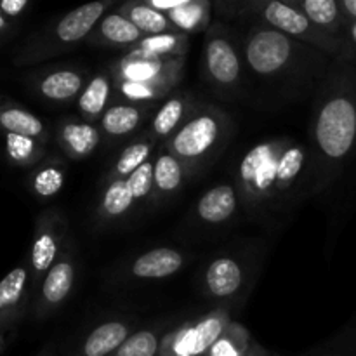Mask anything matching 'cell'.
<instances>
[{
  "label": "cell",
  "mask_w": 356,
  "mask_h": 356,
  "mask_svg": "<svg viewBox=\"0 0 356 356\" xmlns=\"http://www.w3.org/2000/svg\"><path fill=\"white\" fill-rule=\"evenodd\" d=\"M120 89L131 99H148L159 96L162 82H122Z\"/></svg>",
  "instance_id": "obj_36"
},
{
  "label": "cell",
  "mask_w": 356,
  "mask_h": 356,
  "mask_svg": "<svg viewBox=\"0 0 356 356\" xmlns=\"http://www.w3.org/2000/svg\"><path fill=\"white\" fill-rule=\"evenodd\" d=\"M184 113V101L181 97H172V99L167 101L162 108L159 110V113L153 118V131L159 136H167L169 132H172L176 129V125L179 124L181 117Z\"/></svg>",
  "instance_id": "obj_31"
},
{
  "label": "cell",
  "mask_w": 356,
  "mask_h": 356,
  "mask_svg": "<svg viewBox=\"0 0 356 356\" xmlns=\"http://www.w3.org/2000/svg\"><path fill=\"white\" fill-rule=\"evenodd\" d=\"M325 356H332V355H325Z\"/></svg>",
  "instance_id": "obj_43"
},
{
  "label": "cell",
  "mask_w": 356,
  "mask_h": 356,
  "mask_svg": "<svg viewBox=\"0 0 356 356\" xmlns=\"http://www.w3.org/2000/svg\"><path fill=\"white\" fill-rule=\"evenodd\" d=\"M355 35H356V30H355Z\"/></svg>",
  "instance_id": "obj_44"
},
{
  "label": "cell",
  "mask_w": 356,
  "mask_h": 356,
  "mask_svg": "<svg viewBox=\"0 0 356 356\" xmlns=\"http://www.w3.org/2000/svg\"><path fill=\"white\" fill-rule=\"evenodd\" d=\"M26 7L28 0H2V2H0V10H2L9 19L23 14V10L26 9Z\"/></svg>",
  "instance_id": "obj_37"
},
{
  "label": "cell",
  "mask_w": 356,
  "mask_h": 356,
  "mask_svg": "<svg viewBox=\"0 0 356 356\" xmlns=\"http://www.w3.org/2000/svg\"><path fill=\"white\" fill-rule=\"evenodd\" d=\"M245 356H266L263 353V351L259 350V348H254V350H250V351H247V355Z\"/></svg>",
  "instance_id": "obj_40"
},
{
  "label": "cell",
  "mask_w": 356,
  "mask_h": 356,
  "mask_svg": "<svg viewBox=\"0 0 356 356\" xmlns=\"http://www.w3.org/2000/svg\"><path fill=\"white\" fill-rule=\"evenodd\" d=\"M75 280V270L70 259L56 261L54 266L47 271L42 284L40 294V312H49L52 308H58L63 301L70 296Z\"/></svg>",
  "instance_id": "obj_10"
},
{
  "label": "cell",
  "mask_w": 356,
  "mask_h": 356,
  "mask_svg": "<svg viewBox=\"0 0 356 356\" xmlns=\"http://www.w3.org/2000/svg\"><path fill=\"white\" fill-rule=\"evenodd\" d=\"M296 44L278 30H256L245 44V59L257 75H277L292 61Z\"/></svg>",
  "instance_id": "obj_3"
},
{
  "label": "cell",
  "mask_w": 356,
  "mask_h": 356,
  "mask_svg": "<svg viewBox=\"0 0 356 356\" xmlns=\"http://www.w3.org/2000/svg\"><path fill=\"white\" fill-rule=\"evenodd\" d=\"M197 211L198 216L211 225H221V222L228 221L236 211L235 190L228 184L212 188L198 200Z\"/></svg>",
  "instance_id": "obj_15"
},
{
  "label": "cell",
  "mask_w": 356,
  "mask_h": 356,
  "mask_svg": "<svg viewBox=\"0 0 356 356\" xmlns=\"http://www.w3.org/2000/svg\"><path fill=\"white\" fill-rule=\"evenodd\" d=\"M9 24H10V19L2 13V10H0V35L9 28Z\"/></svg>",
  "instance_id": "obj_39"
},
{
  "label": "cell",
  "mask_w": 356,
  "mask_h": 356,
  "mask_svg": "<svg viewBox=\"0 0 356 356\" xmlns=\"http://www.w3.org/2000/svg\"><path fill=\"white\" fill-rule=\"evenodd\" d=\"M127 19L138 28L141 33H149L152 37L155 35H165L172 30V21L163 13H159L148 3H131L127 10Z\"/></svg>",
  "instance_id": "obj_20"
},
{
  "label": "cell",
  "mask_w": 356,
  "mask_h": 356,
  "mask_svg": "<svg viewBox=\"0 0 356 356\" xmlns=\"http://www.w3.org/2000/svg\"><path fill=\"white\" fill-rule=\"evenodd\" d=\"M149 152H152L149 143H136V145L125 148L117 162V174H120V176H131L143 163H146Z\"/></svg>",
  "instance_id": "obj_32"
},
{
  "label": "cell",
  "mask_w": 356,
  "mask_h": 356,
  "mask_svg": "<svg viewBox=\"0 0 356 356\" xmlns=\"http://www.w3.org/2000/svg\"><path fill=\"white\" fill-rule=\"evenodd\" d=\"M243 282V271L235 259L229 257H219L212 261L205 273V284L209 292L216 298H228L238 292Z\"/></svg>",
  "instance_id": "obj_13"
},
{
  "label": "cell",
  "mask_w": 356,
  "mask_h": 356,
  "mask_svg": "<svg viewBox=\"0 0 356 356\" xmlns=\"http://www.w3.org/2000/svg\"><path fill=\"white\" fill-rule=\"evenodd\" d=\"M101 35L106 42L110 44H118V45H127L132 42L139 40L141 38V31L131 23V19H127L122 14H110L103 19L99 26Z\"/></svg>",
  "instance_id": "obj_24"
},
{
  "label": "cell",
  "mask_w": 356,
  "mask_h": 356,
  "mask_svg": "<svg viewBox=\"0 0 356 356\" xmlns=\"http://www.w3.org/2000/svg\"><path fill=\"white\" fill-rule=\"evenodd\" d=\"M2 348H3V337L2 334H0V351H2Z\"/></svg>",
  "instance_id": "obj_41"
},
{
  "label": "cell",
  "mask_w": 356,
  "mask_h": 356,
  "mask_svg": "<svg viewBox=\"0 0 356 356\" xmlns=\"http://www.w3.org/2000/svg\"><path fill=\"white\" fill-rule=\"evenodd\" d=\"M104 7L106 3L103 2H90L70 10L54 26L56 40L61 44H75V42L82 40L101 19V16L104 14Z\"/></svg>",
  "instance_id": "obj_8"
},
{
  "label": "cell",
  "mask_w": 356,
  "mask_h": 356,
  "mask_svg": "<svg viewBox=\"0 0 356 356\" xmlns=\"http://www.w3.org/2000/svg\"><path fill=\"white\" fill-rule=\"evenodd\" d=\"M249 351V334L242 327H229L218 343L209 350L207 356H245Z\"/></svg>",
  "instance_id": "obj_27"
},
{
  "label": "cell",
  "mask_w": 356,
  "mask_h": 356,
  "mask_svg": "<svg viewBox=\"0 0 356 356\" xmlns=\"http://www.w3.org/2000/svg\"><path fill=\"white\" fill-rule=\"evenodd\" d=\"M159 350V336L152 330H141L127 337V341L115 351V356H156Z\"/></svg>",
  "instance_id": "obj_30"
},
{
  "label": "cell",
  "mask_w": 356,
  "mask_h": 356,
  "mask_svg": "<svg viewBox=\"0 0 356 356\" xmlns=\"http://www.w3.org/2000/svg\"><path fill=\"white\" fill-rule=\"evenodd\" d=\"M129 329L122 322H106L96 327L87 336L82 346V356H108L127 341Z\"/></svg>",
  "instance_id": "obj_16"
},
{
  "label": "cell",
  "mask_w": 356,
  "mask_h": 356,
  "mask_svg": "<svg viewBox=\"0 0 356 356\" xmlns=\"http://www.w3.org/2000/svg\"><path fill=\"white\" fill-rule=\"evenodd\" d=\"M183 266V256L177 250L160 247L143 254L132 264V273L138 278H165Z\"/></svg>",
  "instance_id": "obj_12"
},
{
  "label": "cell",
  "mask_w": 356,
  "mask_h": 356,
  "mask_svg": "<svg viewBox=\"0 0 356 356\" xmlns=\"http://www.w3.org/2000/svg\"><path fill=\"white\" fill-rule=\"evenodd\" d=\"M108 94H110V83H108L106 76H96V79L90 80V83L83 89L79 99L82 113L90 118L99 117L106 108Z\"/></svg>",
  "instance_id": "obj_25"
},
{
  "label": "cell",
  "mask_w": 356,
  "mask_h": 356,
  "mask_svg": "<svg viewBox=\"0 0 356 356\" xmlns=\"http://www.w3.org/2000/svg\"><path fill=\"white\" fill-rule=\"evenodd\" d=\"M40 356H45V353H42V355H40Z\"/></svg>",
  "instance_id": "obj_42"
},
{
  "label": "cell",
  "mask_w": 356,
  "mask_h": 356,
  "mask_svg": "<svg viewBox=\"0 0 356 356\" xmlns=\"http://www.w3.org/2000/svg\"><path fill=\"white\" fill-rule=\"evenodd\" d=\"M136 198L132 197L131 190H129L127 179H115L110 186L106 188L103 197V211L108 216H122L131 209L132 202Z\"/></svg>",
  "instance_id": "obj_28"
},
{
  "label": "cell",
  "mask_w": 356,
  "mask_h": 356,
  "mask_svg": "<svg viewBox=\"0 0 356 356\" xmlns=\"http://www.w3.org/2000/svg\"><path fill=\"white\" fill-rule=\"evenodd\" d=\"M205 63L212 80L221 86H232L240 76V63L236 51L226 38H211L205 45Z\"/></svg>",
  "instance_id": "obj_9"
},
{
  "label": "cell",
  "mask_w": 356,
  "mask_h": 356,
  "mask_svg": "<svg viewBox=\"0 0 356 356\" xmlns=\"http://www.w3.org/2000/svg\"><path fill=\"white\" fill-rule=\"evenodd\" d=\"M153 177L160 193H172L183 183V163L177 156L163 153L153 163Z\"/></svg>",
  "instance_id": "obj_21"
},
{
  "label": "cell",
  "mask_w": 356,
  "mask_h": 356,
  "mask_svg": "<svg viewBox=\"0 0 356 356\" xmlns=\"http://www.w3.org/2000/svg\"><path fill=\"white\" fill-rule=\"evenodd\" d=\"M141 122V111L134 106H113L104 111L103 129L110 136H125L134 131Z\"/></svg>",
  "instance_id": "obj_23"
},
{
  "label": "cell",
  "mask_w": 356,
  "mask_h": 356,
  "mask_svg": "<svg viewBox=\"0 0 356 356\" xmlns=\"http://www.w3.org/2000/svg\"><path fill=\"white\" fill-rule=\"evenodd\" d=\"M341 7L350 14V17L356 19V0H343V2H341Z\"/></svg>",
  "instance_id": "obj_38"
},
{
  "label": "cell",
  "mask_w": 356,
  "mask_h": 356,
  "mask_svg": "<svg viewBox=\"0 0 356 356\" xmlns=\"http://www.w3.org/2000/svg\"><path fill=\"white\" fill-rule=\"evenodd\" d=\"M59 240H61V232H59L58 218L52 214H44L37 222V232L31 245L30 264L33 271V282H37L40 275L47 273L56 264Z\"/></svg>",
  "instance_id": "obj_6"
},
{
  "label": "cell",
  "mask_w": 356,
  "mask_h": 356,
  "mask_svg": "<svg viewBox=\"0 0 356 356\" xmlns=\"http://www.w3.org/2000/svg\"><path fill=\"white\" fill-rule=\"evenodd\" d=\"M120 72L124 82H162L160 75L163 73V63L160 56L139 51L122 65Z\"/></svg>",
  "instance_id": "obj_19"
},
{
  "label": "cell",
  "mask_w": 356,
  "mask_h": 356,
  "mask_svg": "<svg viewBox=\"0 0 356 356\" xmlns=\"http://www.w3.org/2000/svg\"><path fill=\"white\" fill-rule=\"evenodd\" d=\"M179 38L176 35H155L152 38H146L143 42V51L149 52L153 56H162V54H170V52L176 51V47L179 45Z\"/></svg>",
  "instance_id": "obj_35"
},
{
  "label": "cell",
  "mask_w": 356,
  "mask_h": 356,
  "mask_svg": "<svg viewBox=\"0 0 356 356\" xmlns=\"http://www.w3.org/2000/svg\"><path fill=\"white\" fill-rule=\"evenodd\" d=\"M99 132L89 124L68 122L61 127V145L72 156H87L96 149Z\"/></svg>",
  "instance_id": "obj_18"
},
{
  "label": "cell",
  "mask_w": 356,
  "mask_h": 356,
  "mask_svg": "<svg viewBox=\"0 0 356 356\" xmlns=\"http://www.w3.org/2000/svg\"><path fill=\"white\" fill-rule=\"evenodd\" d=\"M299 9L315 26L334 28L339 21V3L336 0H302Z\"/></svg>",
  "instance_id": "obj_26"
},
{
  "label": "cell",
  "mask_w": 356,
  "mask_h": 356,
  "mask_svg": "<svg viewBox=\"0 0 356 356\" xmlns=\"http://www.w3.org/2000/svg\"><path fill=\"white\" fill-rule=\"evenodd\" d=\"M63 183H65V172L58 165H44L31 176V190L42 198L58 195Z\"/></svg>",
  "instance_id": "obj_29"
},
{
  "label": "cell",
  "mask_w": 356,
  "mask_h": 356,
  "mask_svg": "<svg viewBox=\"0 0 356 356\" xmlns=\"http://www.w3.org/2000/svg\"><path fill=\"white\" fill-rule=\"evenodd\" d=\"M0 129L6 131V134H19L26 138L44 141L45 125L38 117H35L31 111L16 104L0 101Z\"/></svg>",
  "instance_id": "obj_14"
},
{
  "label": "cell",
  "mask_w": 356,
  "mask_h": 356,
  "mask_svg": "<svg viewBox=\"0 0 356 356\" xmlns=\"http://www.w3.org/2000/svg\"><path fill=\"white\" fill-rule=\"evenodd\" d=\"M30 275L24 266L14 268L0 280V325L13 322L23 306Z\"/></svg>",
  "instance_id": "obj_11"
},
{
  "label": "cell",
  "mask_w": 356,
  "mask_h": 356,
  "mask_svg": "<svg viewBox=\"0 0 356 356\" xmlns=\"http://www.w3.org/2000/svg\"><path fill=\"white\" fill-rule=\"evenodd\" d=\"M129 190H131L132 197L136 200H141V198L148 197L152 188L155 186V177H153V163L146 162L139 167L138 170L131 174L127 177Z\"/></svg>",
  "instance_id": "obj_33"
},
{
  "label": "cell",
  "mask_w": 356,
  "mask_h": 356,
  "mask_svg": "<svg viewBox=\"0 0 356 356\" xmlns=\"http://www.w3.org/2000/svg\"><path fill=\"white\" fill-rule=\"evenodd\" d=\"M83 79L75 70H56L37 80V90L51 101H70L80 92Z\"/></svg>",
  "instance_id": "obj_17"
},
{
  "label": "cell",
  "mask_w": 356,
  "mask_h": 356,
  "mask_svg": "<svg viewBox=\"0 0 356 356\" xmlns=\"http://www.w3.org/2000/svg\"><path fill=\"white\" fill-rule=\"evenodd\" d=\"M306 167V149L287 141L261 143L245 153L240 181L247 197L266 200L291 191Z\"/></svg>",
  "instance_id": "obj_1"
},
{
  "label": "cell",
  "mask_w": 356,
  "mask_h": 356,
  "mask_svg": "<svg viewBox=\"0 0 356 356\" xmlns=\"http://www.w3.org/2000/svg\"><path fill=\"white\" fill-rule=\"evenodd\" d=\"M226 329L228 316L225 313H214L167 337L160 353L162 356H200L209 353Z\"/></svg>",
  "instance_id": "obj_4"
},
{
  "label": "cell",
  "mask_w": 356,
  "mask_h": 356,
  "mask_svg": "<svg viewBox=\"0 0 356 356\" xmlns=\"http://www.w3.org/2000/svg\"><path fill=\"white\" fill-rule=\"evenodd\" d=\"M263 16L275 30L282 31L289 37H305L309 42H322L323 37L316 33V28L305 14L296 7L284 2H270L264 6Z\"/></svg>",
  "instance_id": "obj_7"
},
{
  "label": "cell",
  "mask_w": 356,
  "mask_h": 356,
  "mask_svg": "<svg viewBox=\"0 0 356 356\" xmlns=\"http://www.w3.org/2000/svg\"><path fill=\"white\" fill-rule=\"evenodd\" d=\"M6 153L16 165L28 167L37 163L44 155L40 141L19 134H6Z\"/></svg>",
  "instance_id": "obj_22"
},
{
  "label": "cell",
  "mask_w": 356,
  "mask_h": 356,
  "mask_svg": "<svg viewBox=\"0 0 356 356\" xmlns=\"http://www.w3.org/2000/svg\"><path fill=\"white\" fill-rule=\"evenodd\" d=\"M315 141L330 162H341L356 145V94L337 89L320 104L315 120Z\"/></svg>",
  "instance_id": "obj_2"
},
{
  "label": "cell",
  "mask_w": 356,
  "mask_h": 356,
  "mask_svg": "<svg viewBox=\"0 0 356 356\" xmlns=\"http://www.w3.org/2000/svg\"><path fill=\"white\" fill-rule=\"evenodd\" d=\"M170 17L176 24H179V28L184 30H195V28L200 24V21L204 19V3L198 2H186L176 10H170Z\"/></svg>",
  "instance_id": "obj_34"
},
{
  "label": "cell",
  "mask_w": 356,
  "mask_h": 356,
  "mask_svg": "<svg viewBox=\"0 0 356 356\" xmlns=\"http://www.w3.org/2000/svg\"><path fill=\"white\" fill-rule=\"evenodd\" d=\"M221 134V117L212 111H204L188 120L172 138L170 148L177 159L198 160L207 155Z\"/></svg>",
  "instance_id": "obj_5"
}]
</instances>
